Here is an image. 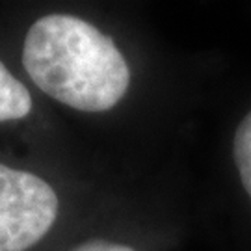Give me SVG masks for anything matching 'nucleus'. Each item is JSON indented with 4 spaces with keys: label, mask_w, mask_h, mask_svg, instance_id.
<instances>
[{
    "label": "nucleus",
    "mask_w": 251,
    "mask_h": 251,
    "mask_svg": "<svg viewBox=\"0 0 251 251\" xmlns=\"http://www.w3.org/2000/svg\"><path fill=\"white\" fill-rule=\"evenodd\" d=\"M23 65L39 90L80 112L114 108L130 84L114 39L73 15L37 19L25 39Z\"/></svg>",
    "instance_id": "f257e3e1"
},
{
    "label": "nucleus",
    "mask_w": 251,
    "mask_h": 251,
    "mask_svg": "<svg viewBox=\"0 0 251 251\" xmlns=\"http://www.w3.org/2000/svg\"><path fill=\"white\" fill-rule=\"evenodd\" d=\"M58 216V196L34 173L0 164V251H26Z\"/></svg>",
    "instance_id": "f03ea898"
},
{
    "label": "nucleus",
    "mask_w": 251,
    "mask_h": 251,
    "mask_svg": "<svg viewBox=\"0 0 251 251\" xmlns=\"http://www.w3.org/2000/svg\"><path fill=\"white\" fill-rule=\"evenodd\" d=\"M32 110V97L23 82H19L0 62V123L26 117Z\"/></svg>",
    "instance_id": "7ed1b4c3"
},
{
    "label": "nucleus",
    "mask_w": 251,
    "mask_h": 251,
    "mask_svg": "<svg viewBox=\"0 0 251 251\" xmlns=\"http://www.w3.org/2000/svg\"><path fill=\"white\" fill-rule=\"evenodd\" d=\"M234 162L246 192L251 198V112L242 119L234 134Z\"/></svg>",
    "instance_id": "20e7f679"
},
{
    "label": "nucleus",
    "mask_w": 251,
    "mask_h": 251,
    "mask_svg": "<svg viewBox=\"0 0 251 251\" xmlns=\"http://www.w3.org/2000/svg\"><path fill=\"white\" fill-rule=\"evenodd\" d=\"M71 251H134L130 246L125 244H114L106 242V240H90V242H84L80 246H76Z\"/></svg>",
    "instance_id": "39448f33"
}]
</instances>
